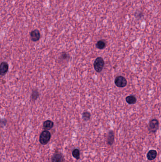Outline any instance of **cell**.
I'll return each mask as SVG.
<instances>
[{"instance_id":"obj_1","label":"cell","mask_w":161,"mask_h":162,"mask_svg":"<svg viewBox=\"0 0 161 162\" xmlns=\"http://www.w3.org/2000/svg\"><path fill=\"white\" fill-rule=\"evenodd\" d=\"M51 138V134L49 131L45 130L42 131L39 137L40 143L43 145H45L47 144Z\"/></svg>"},{"instance_id":"obj_2","label":"cell","mask_w":161,"mask_h":162,"mask_svg":"<svg viewBox=\"0 0 161 162\" xmlns=\"http://www.w3.org/2000/svg\"><path fill=\"white\" fill-rule=\"evenodd\" d=\"M104 61L102 57L96 58L94 63V67L96 72L100 73L104 67Z\"/></svg>"},{"instance_id":"obj_3","label":"cell","mask_w":161,"mask_h":162,"mask_svg":"<svg viewBox=\"0 0 161 162\" xmlns=\"http://www.w3.org/2000/svg\"><path fill=\"white\" fill-rule=\"evenodd\" d=\"M159 123L157 119H154L149 121L148 125V130L151 133H154L158 130Z\"/></svg>"},{"instance_id":"obj_4","label":"cell","mask_w":161,"mask_h":162,"mask_svg":"<svg viewBox=\"0 0 161 162\" xmlns=\"http://www.w3.org/2000/svg\"><path fill=\"white\" fill-rule=\"evenodd\" d=\"M114 83L117 87L123 88L127 85V81L123 76H118L115 78Z\"/></svg>"},{"instance_id":"obj_5","label":"cell","mask_w":161,"mask_h":162,"mask_svg":"<svg viewBox=\"0 0 161 162\" xmlns=\"http://www.w3.org/2000/svg\"><path fill=\"white\" fill-rule=\"evenodd\" d=\"M30 36L32 41L33 42H37L40 38V33L38 30L36 29L30 32Z\"/></svg>"},{"instance_id":"obj_6","label":"cell","mask_w":161,"mask_h":162,"mask_svg":"<svg viewBox=\"0 0 161 162\" xmlns=\"http://www.w3.org/2000/svg\"><path fill=\"white\" fill-rule=\"evenodd\" d=\"M9 70V65L6 62H3L0 64V75L4 76L7 74Z\"/></svg>"},{"instance_id":"obj_7","label":"cell","mask_w":161,"mask_h":162,"mask_svg":"<svg viewBox=\"0 0 161 162\" xmlns=\"http://www.w3.org/2000/svg\"><path fill=\"white\" fill-rule=\"evenodd\" d=\"M114 133L112 130L109 131L106 136V142L109 146H112L114 142Z\"/></svg>"},{"instance_id":"obj_8","label":"cell","mask_w":161,"mask_h":162,"mask_svg":"<svg viewBox=\"0 0 161 162\" xmlns=\"http://www.w3.org/2000/svg\"><path fill=\"white\" fill-rule=\"evenodd\" d=\"M64 157L61 153H55L51 157V162H64Z\"/></svg>"},{"instance_id":"obj_9","label":"cell","mask_w":161,"mask_h":162,"mask_svg":"<svg viewBox=\"0 0 161 162\" xmlns=\"http://www.w3.org/2000/svg\"><path fill=\"white\" fill-rule=\"evenodd\" d=\"M157 151L156 150L152 149L148 152V154L146 155V157L148 160L152 161L154 159H156V157H157Z\"/></svg>"},{"instance_id":"obj_10","label":"cell","mask_w":161,"mask_h":162,"mask_svg":"<svg viewBox=\"0 0 161 162\" xmlns=\"http://www.w3.org/2000/svg\"><path fill=\"white\" fill-rule=\"evenodd\" d=\"M53 126H54V123L50 120H47L43 123V128L47 130L51 129L53 127Z\"/></svg>"},{"instance_id":"obj_11","label":"cell","mask_w":161,"mask_h":162,"mask_svg":"<svg viewBox=\"0 0 161 162\" xmlns=\"http://www.w3.org/2000/svg\"><path fill=\"white\" fill-rule=\"evenodd\" d=\"M126 102L129 104H133L137 102V99L134 95H129L126 98Z\"/></svg>"},{"instance_id":"obj_12","label":"cell","mask_w":161,"mask_h":162,"mask_svg":"<svg viewBox=\"0 0 161 162\" xmlns=\"http://www.w3.org/2000/svg\"><path fill=\"white\" fill-rule=\"evenodd\" d=\"M106 43L104 40H101L96 44V47L99 49H103L106 48Z\"/></svg>"},{"instance_id":"obj_13","label":"cell","mask_w":161,"mask_h":162,"mask_svg":"<svg viewBox=\"0 0 161 162\" xmlns=\"http://www.w3.org/2000/svg\"><path fill=\"white\" fill-rule=\"evenodd\" d=\"M39 96V93L37 90H34L32 91L31 96V101L35 102Z\"/></svg>"},{"instance_id":"obj_14","label":"cell","mask_w":161,"mask_h":162,"mask_svg":"<svg viewBox=\"0 0 161 162\" xmlns=\"http://www.w3.org/2000/svg\"><path fill=\"white\" fill-rule=\"evenodd\" d=\"M72 155L73 156V157L76 159H80V151H79V149H74L72 151Z\"/></svg>"},{"instance_id":"obj_15","label":"cell","mask_w":161,"mask_h":162,"mask_svg":"<svg viewBox=\"0 0 161 162\" xmlns=\"http://www.w3.org/2000/svg\"><path fill=\"white\" fill-rule=\"evenodd\" d=\"M82 117L83 120H84V121H88V120H90V113L88 111H85L83 112Z\"/></svg>"},{"instance_id":"obj_16","label":"cell","mask_w":161,"mask_h":162,"mask_svg":"<svg viewBox=\"0 0 161 162\" xmlns=\"http://www.w3.org/2000/svg\"><path fill=\"white\" fill-rule=\"evenodd\" d=\"M69 56L68 54L66 52H63L61 55L60 58L63 60H66L67 59H69Z\"/></svg>"},{"instance_id":"obj_17","label":"cell","mask_w":161,"mask_h":162,"mask_svg":"<svg viewBox=\"0 0 161 162\" xmlns=\"http://www.w3.org/2000/svg\"><path fill=\"white\" fill-rule=\"evenodd\" d=\"M7 122V120L5 119H2L0 120V125L2 127H4V126H5Z\"/></svg>"}]
</instances>
